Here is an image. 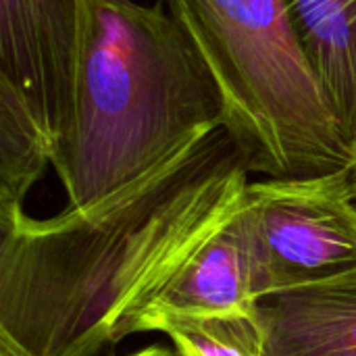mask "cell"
<instances>
[{
    "label": "cell",
    "instance_id": "5b68a950",
    "mask_svg": "<svg viewBox=\"0 0 356 356\" xmlns=\"http://www.w3.org/2000/svg\"><path fill=\"white\" fill-rule=\"evenodd\" d=\"M81 0H0V79L56 142L75 90Z\"/></svg>",
    "mask_w": 356,
    "mask_h": 356
},
{
    "label": "cell",
    "instance_id": "6da1fadb",
    "mask_svg": "<svg viewBox=\"0 0 356 356\" xmlns=\"http://www.w3.org/2000/svg\"><path fill=\"white\" fill-rule=\"evenodd\" d=\"M244 156L221 125L92 209L0 213V356H100L121 317L236 211Z\"/></svg>",
    "mask_w": 356,
    "mask_h": 356
},
{
    "label": "cell",
    "instance_id": "9c48e42d",
    "mask_svg": "<svg viewBox=\"0 0 356 356\" xmlns=\"http://www.w3.org/2000/svg\"><path fill=\"white\" fill-rule=\"evenodd\" d=\"M54 140L25 98L0 79V213L23 209L33 184L52 165Z\"/></svg>",
    "mask_w": 356,
    "mask_h": 356
},
{
    "label": "cell",
    "instance_id": "30bf717a",
    "mask_svg": "<svg viewBox=\"0 0 356 356\" xmlns=\"http://www.w3.org/2000/svg\"><path fill=\"white\" fill-rule=\"evenodd\" d=\"M161 332L177 356H265L261 325L254 315H184L156 313L134 323L131 334Z\"/></svg>",
    "mask_w": 356,
    "mask_h": 356
},
{
    "label": "cell",
    "instance_id": "8992f818",
    "mask_svg": "<svg viewBox=\"0 0 356 356\" xmlns=\"http://www.w3.org/2000/svg\"><path fill=\"white\" fill-rule=\"evenodd\" d=\"M240 207V202H238ZM184 257L119 321L117 342L131 336L136 321L156 313L254 315V265L240 211Z\"/></svg>",
    "mask_w": 356,
    "mask_h": 356
},
{
    "label": "cell",
    "instance_id": "277c9868",
    "mask_svg": "<svg viewBox=\"0 0 356 356\" xmlns=\"http://www.w3.org/2000/svg\"><path fill=\"white\" fill-rule=\"evenodd\" d=\"M348 173L267 179L244 188L259 300L356 269V202Z\"/></svg>",
    "mask_w": 356,
    "mask_h": 356
},
{
    "label": "cell",
    "instance_id": "3957f363",
    "mask_svg": "<svg viewBox=\"0 0 356 356\" xmlns=\"http://www.w3.org/2000/svg\"><path fill=\"white\" fill-rule=\"evenodd\" d=\"M213 75L223 127L269 179L348 173L350 142L298 40L288 0H165Z\"/></svg>",
    "mask_w": 356,
    "mask_h": 356
},
{
    "label": "cell",
    "instance_id": "7a4b0ae2",
    "mask_svg": "<svg viewBox=\"0 0 356 356\" xmlns=\"http://www.w3.org/2000/svg\"><path fill=\"white\" fill-rule=\"evenodd\" d=\"M221 92L177 21L134 0H81L69 119L52 167L67 209H92L221 127Z\"/></svg>",
    "mask_w": 356,
    "mask_h": 356
},
{
    "label": "cell",
    "instance_id": "7c38bea8",
    "mask_svg": "<svg viewBox=\"0 0 356 356\" xmlns=\"http://www.w3.org/2000/svg\"><path fill=\"white\" fill-rule=\"evenodd\" d=\"M350 179L353 184H356V136L353 140V165H350Z\"/></svg>",
    "mask_w": 356,
    "mask_h": 356
},
{
    "label": "cell",
    "instance_id": "52a82bcc",
    "mask_svg": "<svg viewBox=\"0 0 356 356\" xmlns=\"http://www.w3.org/2000/svg\"><path fill=\"white\" fill-rule=\"evenodd\" d=\"M265 356H356V269L257 305Z\"/></svg>",
    "mask_w": 356,
    "mask_h": 356
},
{
    "label": "cell",
    "instance_id": "ba28073f",
    "mask_svg": "<svg viewBox=\"0 0 356 356\" xmlns=\"http://www.w3.org/2000/svg\"><path fill=\"white\" fill-rule=\"evenodd\" d=\"M307 60L353 148L356 136V0H288Z\"/></svg>",
    "mask_w": 356,
    "mask_h": 356
},
{
    "label": "cell",
    "instance_id": "4fadbf2b",
    "mask_svg": "<svg viewBox=\"0 0 356 356\" xmlns=\"http://www.w3.org/2000/svg\"><path fill=\"white\" fill-rule=\"evenodd\" d=\"M353 198H355V202H356V184L353 186Z\"/></svg>",
    "mask_w": 356,
    "mask_h": 356
},
{
    "label": "cell",
    "instance_id": "8fae6325",
    "mask_svg": "<svg viewBox=\"0 0 356 356\" xmlns=\"http://www.w3.org/2000/svg\"><path fill=\"white\" fill-rule=\"evenodd\" d=\"M127 356H177V353L175 350H169L165 346H148V348H142V350H138V353Z\"/></svg>",
    "mask_w": 356,
    "mask_h": 356
}]
</instances>
